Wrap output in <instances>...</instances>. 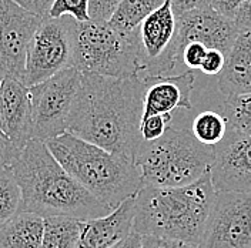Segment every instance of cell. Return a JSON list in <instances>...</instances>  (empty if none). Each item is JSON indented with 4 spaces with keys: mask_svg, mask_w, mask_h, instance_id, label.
I'll return each mask as SVG.
<instances>
[{
    "mask_svg": "<svg viewBox=\"0 0 251 248\" xmlns=\"http://www.w3.org/2000/svg\"><path fill=\"white\" fill-rule=\"evenodd\" d=\"M22 190L23 211L47 217H73L92 221L107 217L109 208L63 169L47 144L30 140L12 166Z\"/></svg>",
    "mask_w": 251,
    "mask_h": 248,
    "instance_id": "2",
    "label": "cell"
},
{
    "mask_svg": "<svg viewBox=\"0 0 251 248\" xmlns=\"http://www.w3.org/2000/svg\"><path fill=\"white\" fill-rule=\"evenodd\" d=\"M176 29L177 17L173 12L172 0H166L160 9H157L141 23L140 40L146 59L144 73L147 67L160 59L163 53L170 47L176 36Z\"/></svg>",
    "mask_w": 251,
    "mask_h": 248,
    "instance_id": "17",
    "label": "cell"
},
{
    "mask_svg": "<svg viewBox=\"0 0 251 248\" xmlns=\"http://www.w3.org/2000/svg\"><path fill=\"white\" fill-rule=\"evenodd\" d=\"M173 122V117H166V116H150V117H144L140 125L141 139L146 143L150 141H156L160 137L164 136V133L167 131V128L170 127Z\"/></svg>",
    "mask_w": 251,
    "mask_h": 248,
    "instance_id": "25",
    "label": "cell"
},
{
    "mask_svg": "<svg viewBox=\"0 0 251 248\" xmlns=\"http://www.w3.org/2000/svg\"><path fill=\"white\" fill-rule=\"evenodd\" d=\"M0 127L20 150L33 140L30 89L16 78L1 80Z\"/></svg>",
    "mask_w": 251,
    "mask_h": 248,
    "instance_id": "13",
    "label": "cell"
},
{
    "mask_svg": "<svg viewBox=\"0 0 251 248\" xmlns=\"http://www.w3.org/2000/svg\"><path fill=\"white\" fill-rule=\"evenodd\" d=\"M73 67L83 74L104 77H143L146 59L140 27L126 33L109 23L78 22Z\"/></svg>",
    "mask_w": 251,
    "mask_h": 248,
    "instance_id": "6",
    "label": "cell"
},
{
    "mask_svg": "<svg viewBox=\"0 0 251 248\" xmlns=\"http://www.w3.org/2000/svg\"><path fill=\"white\" fill-rule=\"evenodd\" d=\"M0 166H1V164H0Z\"/></svg>",
    "mask_w": 251,
    "mask_h": 248,
    "instance_id": "37",
    "label": "cell"
},
{
    "mask_svg": "<svg viewBox=\"0 0 251 248\" xmlns=\"http://www.w3.org/2000/svg\"><path fill=\"white\" fill-rule=\"evenodd\" d=\"M13 1L30 13L42 17H49V13L56 0H13Z\"/></svg>",
    "mask_w": 251,
    "mask_h": 248,
    "instance_id": "30",
    "label": "cell"
},
{
    "mask_svg": "<svg viewBox=\"0 0 251 248\" xmlns=\"http://www.w3.org/2000/svg\"><path fill=\"white\" fill-rule=\"evenodd\" d=\"M240 30L234 20L220 15L211 6L188 12L177 17V29L172 45L160 59L147 67L143 77L173 76L178 63H183V51L190 43H201L227 56Z\"/></svg>",
    "mask_w": 251,
    "mask_h": 248,
    "instance_id": "7",
    "label": "cell"
},
{
    "mask_svg": "<svg viewBox=\"0 0 251 248\" xmlns=\"http://www.w3.org/2000/svg\"><path fill=\"white\" fill-rule=\"evenodd\" d=\"M136 197L126 200L107 217L84 221L83 233L75 248H109L133 231Z\"/></svg>",
    "mask_w": 251,
    "mask_h": 248,
    "instance_id": "15",
    "label": "cell"
},
{
    "mask_svg": "<svg viewBox=\"0 0 251 248\" xmlns=\"http://www.w3.org/2000/svg\"><path fill=\"white\" fill-rule=\"evenodd\" d=\"M46 144L63 169L111 213L143 188L136 161L126 155L107 151L72 133Z\"/></svg>",
    "mask_w": 251,
    "mask_h": 248,
    "instance_id": "4",
    "label": "cell"
},
{
    "mask_svg": "<svg viewBox=\"0 0 251 248\" xmlns=\"http://www.w3.org/2000/svg\"><path fill=\"white\" fill-rule=\"evenodd\" d=\"M235 26L240 31H251V0H243L234 17Z\"/></svg>",
    "mask_w": 251,
    "mask_h": 248,
    "instance_id": "33",
    "label": "cell"
},
{
    "mask_svg": "<svg viewBox=\"0 0 251 248\" xmlns=\"http://www.w3.org/2000/svg\"><path fill=\"white\" fill-rule=\"evenodd\" d=\"M221 114L230 130L251 136V94L226 97Z\"/></svg>",
    "mask_w": 251,
    "mask_h": 248,
    "instance_id": "23",
    "label": "cell"
},
{
    "mask_svg": "<svg viewBox=\"0 0 251 248\" xmlns=\"http://www.w3.org/2000/svg\"><path fill=\"white\" fill-rule=\"evenodd\" d=\"M164 3L166 0H123L109 25L126 33L137 30L141 23Z\"/></svg>",
    "mask_w": 251,
    "mask_h": 248,
    "instance_id": "20",
    "label": "cell"
},
{
    "mask_svg": "<svg viewBox=\"0 0 251 248\" xmlns=\"http://www.w3.org/2000/svg\"><path fill=\"white\" fill-rule=\"evenodd\" d=\"M45 19L13 0H0V77L25 83L27 49Z\"/></svg>",
    "mask_w": 251,
    "mask_h": 248,
    "instance_id": "11",
    "label": "cell"
},
{
    "mask_svg": "<svg viewBox=\"0 0 251 248\" xmlns=\"http://www.w3.org/2000/svg\"><path fill=\"white\" fill-rule=\"evenodd\" d=\"M78 22L72 16L46 17L27 49L25 84L30 89L73 67Z\"/></svg>",
    "mask_w": 251,
    "mask_h": 248,
    "instance_id": "9",
    "label": "cell"
},
{
    "mask_svg": "<svg viewBox=\"0 0 251 248\" xmlns=\"http://www.w3.org/2000/svg\"><path fill=\"white\" fill-rule=\"evenodd\" d=\"M84 221L73 217L45 218L42 248H75L83 233Z\"/></svg>",
    "mask_w": 251,
    "mask_h": 248,
    "instance_id": "19",
    "label": "cell"
},
{
    "mask_svg": "<svg viewBox=\"0 0 251 248\" xmlns=\"http://www.w3.org/2000/svg\"><path fill=\"white\" fill-rule=\"evenodd\" d=\"M216 149L205 146L191 131L169 127L156 141H143L136 155L143 187H184L211 170Z\"/></svg>",
    "mask_w": 251,
    "mask_h": 248,
    "instance_id": "5",
    "label": "cell"
},
{
    "mask_svg": "<svg viewBox=\"0 0 251 248\" xmlns=\"http://www.w3.org/2000/svg\"><path fill=\"white\" fill-rule=\"evenodd\" d=\"M146 84L144 117H172L176 110H191V93L194 89V74L191 70L166 77H141ZM143 117V119H144Z\"/></svg>",
    "mask_w": 251,
    "mask_h": 248,
    "instance_id": "14",
    "label": "cell"
},
{
    "mask_svg": "<svg viewBox=\"0 0 251 248\" xmlns=\"http://www.w3.org/2000/svg\"><path fill=\"white\" fill-rule=\"evenodd\" d=\"M210 6V0H172L173 12L176 17L186 15L188 12Z\"/></svg>",
    "mask_w": 251,
    "mask_h": 248,
    "instance_id": "31",
    "label": "cell"
},
{
    "mask_svg": "<svg viewBox=\"0 0 251 248\" xmlns=\"http://www.w3.org/2000/svg\"><path fill=\"white\" fill-rule=\"evenodd\" d=\"M1 80H3V78L0 77V86H1Z\"/></svg>",
    "mask_w": 251,
    "mask_h": 248,
    "instance_id": "36",
    "label": "cell"
},
{
    "mask_svg": "<svg viewBox=\"0 0 251 248\" xmlns=\"http://www.w3.org/2000/svg\"><path fill=\"white\" fill-rule=\"evenodd\" d=\"M191 133L200 143L216 147L226 139L228 133V123L221 113L205 110L194 117L191 123Z\"/></svg>",
    "mask_w": 251,
    "mask_h": 248,
    "instance_id": "22",
    "label": "cell"
},
{
    "mask_svg": "<svg viewBox=\"0 0 251 248\" xmlns=\"http://www.w3.org/2000/svg\"><path fill=\"white\" fill-rule=\"evenodd\" d=\"M143 248H199L183 241L158 237H143Z\"/></svg>",
    "mask_w": 251,
    "mask_h": 248,
    "instance_id": "32",
    "label": "cell"
},
{
    "mask_svg": "<svg viewBox=\"0 0 251 248\" xmlns=\"http://www.w3.org/2000/svg\"><path fill=\"white\" fill-rule=\"evenodd\" d=\"M45 218L22 211L0 230V248H42Z\"/></svg>",
    "mask_w": 251,
    "mask_h": 248,
    "instance_id": "18",
    "label": "cell"
},
{
    "mask_svg": "<svg viewBox=\"0 0 251 248\" xmlns=\"http://www.w3.org/2000/svg\"><path fill=\"white\" fill-rule=\"evenodd\" d=\"M89 3L90 0H56L49 13V17L57 19L62 16H72L80 23L90 22Z\"/></svg>",
    "mask_w": 251,
    "mask_h": 248,
    "instance_id": "24",
    "label": "cell"
},
{
    "mask_svg": "<svg viewBox=\"0 0 251 248\" xmlns=\"http://www.w3.org/2000/svg\"><path fill=\"white\" fill-rule=\"evenodd\" d=\"M144 92L141 77L83 74L69 133L136 161L143 144Z\"/></svg>",
    "mask_w": 251,
    "mask_h": 248,
    "instance_id": "1",
    "label": "cell"
},
{
    "mask_svg": "<svg viewBox=\"0 0 251 248\" xmlns=\"http://www.w3.org/2000/svg\"><path fill=\"white\" fill-rule=\"evenodd\" d=\"M210 170L216 191L251 194V136L228 128Z\"/></svg>",
    "mask_w": 251,
    "mask_h": 248,
    "instance_id": "12",
    "label": "cell"
},
{
    "mask_svg": "<svg viewBox=\"0 0 251 248\" xmlns=\"http://www.w3.org/2000/svg\"><path fill=\"white\" fill-rule=\"evenodd\" d=\"M20 154H22V150L7 137V134L0 127V164L12 167L19 160Z\"/></svg>",
    "mask_w": 251,
    "mask_h": 248,
    "instance_id": "28",
    "label": "cell"
},
{
    "mask_svg": "<svg viewBox=\"0 0 251 248\" xmlns=\"http://www.w3.org/2000/svg\"><path fill=\"white\" fill-rule=\"evenodd\" d=\"M208 50L210 49L201 45V43H190L183 51V64L191 72L200 70Z\"/></svg>",
    "mask_w": 251,
    "mask_h": 248,
    "instance_id": "27",
    "label": "cell"
},
{
    "mask_svg": "<svg viewBox=\"0 0 251 248\" xmlns=\"http://www.w3.org/2000/svg\"><path fill=\"white\" fill-rule=\"evenodd\" d=\"M109 248H143V235L134 230Z\"/></svg>",
    "mask_w": 251,
    "mask_h": 248,
    "instance_id": "35",
    "label": "cell"
},
{
    "mask_svg": "<svg viewBox=\"0 0 251 248\" xmlns=\"http://www.w3.org/2000/svg\"><path fill=\"white\" fill-rule=\"evenodd\" d=\"M241 1L243 0H210V6L216 12H219L220 15L234 20L235 13L241 4Z\"/></svg>",
    "mask_w": 251,
    "mask_h": 248,
    "instance_id": "34",
    "label": "cell"
},
{
    "mask_svg": "<svg viewBox=\"0 0 251 248\" xmlns=\"http://www.w3.org/2000/svg\"><path fill=\"white\" fill-rule=\"evenodd\" d=\"M23 211L22 190L12 167L0 166V230Z\"/></svg>",
    "mask_w": 251,
    "mask_h": 248,
    "instance_id": "21",
    "label": "cell"
},
{
    "mask_svg": "<svg viewBox=\"0 0 251 248\" xmlns=\"http://www.w3.org/2000/svg\"><path fill=\"white\" fill-rule=\"evenodd\" d=\"M216 196L210 171L184 187H143L136 196L133 230L143 237L169 238L199 247Z\"/></svg>",
    "mask_w": 251,
    "mask_h": 248,
    "instance_id": "3",
    "label": "cell"
},
{
    "mask_svg": "<svg viewBox=\"0 0 251 248\" xmlns=\"http://www.w3.org/2000/svg\"><path fill=\"white\" fill-rule=\"evenodd\" d=\"M83 73L70 67L30 87L31 139L49 141L69 133Z\"/></svg>",
    "mask_w": 251,
    "mask_h": 248,
    "instance_id": "8",
    "label": "cell"
},
{
    "mask_svg": "<svg viewBox=\"0 0 251 248\" xmlns=\"http://www.w3.org/2000/svg\"><path fill=\"white\" fill-rule=\"evenodd\" d=\"M199 248H251V194L217 191Z\"/></svg>",
    "mask_w": 251,
    "mask_h": 248,
    "instance_id": "10",
    "label": "cell"
},
{
    "mask_svg": "<svg viewBox=\"0 0 251 248\" xmlns=\"http://www.w3.org/2000/svg\"><path fill=\"white\" fill-rule=\"evenodd\" d=\"M219 90L226 97L251 94V31L237 36L220 74Z\"/></svg>",
    "mask_w": 251,
    "mask_h": 248,
    "instance_id": "16",
    "label": "cell"
},
{
    "mask_svg": "<svg viewBox=\"0 0 251 248\" xmlns=\"http://www.w3.org/2000/svg\"><path fill=\"white\" fill-rule=\"evenodd\" d=\"M123 0H90L89 17L94 23H109Z\"/></svg>",
    "mask_w": 251,
    "mask_h": 248,
    "instance_id": "26",
    "label": "cell"
},
{
    "mask_svg": "<svg viewBox=\"0 0 251 248\" xmlns=\"http://www.w3.org/2000/svg\"><path fill=\"white\" fill-rule=\"evenodd\" d=\"M226 59H227V56L224 53H221L220 50L210 49L205 59H204L203 64H201L200 72H203L207 76L221 74V72L224 70V66H226Z\"/></svg>",
    "mask_w": 251,
    "mask_h": 248,
    "instance_id": "29",
    "label": "cell"
}]
</instances>
